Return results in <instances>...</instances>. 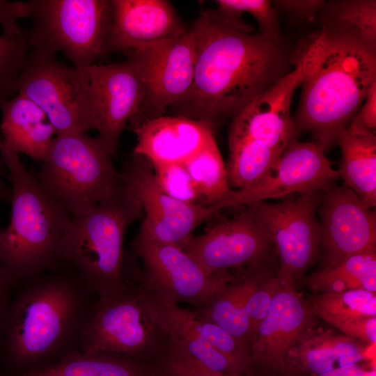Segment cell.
<instances>
[{
	"mask_svg": "<svg viewBox=\"0 0 376 376\" xmlns=\"http://www.w3.org/2000/svg\"><path fill=\"white\" fill-rule=\"evenodd\" d=\"M206 206L221 201L232 189L215 139L184 163Z\"/></svg>",
	"mask_w": 376,
	"mask_h": 376,
	"instance_id": "30",
	"label": "cell"
},
{
	"mask_svg": "<svg viewBox=\"0 0 376 376\" xmlns=\"http://www.w3.org/2000/svg\"><path fill=\"white\" fill-rule=\"evenodd\" d=\"M323 193H304L293 199L246 205L276 250L280 262L278 278L295 286L320 249L316 213Z\"/></svg>",
	"mask_w": 376,
	"mask_h": 376,
	"instance_id": "11",
	"label": "cell"
},
{
	"mask_svg": "<svg viewBox=\"0 0 376 376\" xmlns=\"http://www.w3.org/2000/svg\"><path fill=\"white\" fill-rule=\"evenodd\" d=\"M111 154L98 138L57 135L37 178L47 193L73 217L93 210L122 183Z\"/></svg>",
	"mask_w": 376,
	"mask_h": 376,
	"instance_id": "8",
	"label": "cell"
},
{
	"mask_svg": "<svg viewBox=\"0 0 376 376\" xmlns=\"http://www.w3.org/2000/svg\"><path fill=\"white\" fill-rule=\"evenodd\" d=\"M0 110L2 143L17 155L42 162L56 136L44 111L21 94L1 103Z\"/></svg>",
	"mask_w": 376,
	"mask_h": 376,
	"instance_id": "24",
	"label": "cell"
},
{
	"mask_svg": "<svg viewBox=\"0 0 376 376\" xmlns=\"http://www.w3.org/2000/svg\"><path fill=\"white\" fill-rule=\"evenodd\" d=\"M142 214L122 182L90 212L71 219L59 246L61 263L73 269L99 297L118 292L125 283V235Z\"/></svg>",
	"mask_w": 376,
	"mask_h": 376,
	"instance_id": "5",
	"label": "cell"
},
{
	"mask_svg": "<svg viewBox=\"0 0 376 376\" xmlns=\"http://www.w3.org/2000/svg\"><path fill=\"white\" fill-rule=\"evenodd\" d=\"M245 376H289L285 374L265 368L251 366Z\"/></svg>",
	"mask_w": 376,
	"mask_h": 376,
	"instance_id": "42",
	"label": "cell"
},
{
	"mask_svg": "<svg viewBox=\"0 0 376 376\" xmlns=\"http://www.w3.org/2000/svg\"><path fill=\"white\" fill-rule=\"evenodd\" d=\"M102 54L125 52L177 38L187 30L166 0H111Z\"/></svg>",
	"mask_w": 376,
	"mask_h": 376,
	"instance_id": "22",
	"label": "cell"
},
{
	"mask_svg": "<svg viewBox=\"0 0 376 376\" xmlns=\"http://www.w3.org/2000/svg\"><path fill=\"white\" fill-rule=\"evenodd\" d=\"M324 267L375 250L376 214L350 189L332 187L319 206Z\"/></svg>",
	"mask_w": 376,
	"mask_h": 376,
	"instance_id": "19",
	"label": "cell"
},
{
	"mask_svg": "<svg viewBox=\"0 0 376 376\" xmlns=\"http://www.w3.org/2000/svg\"><path fill=\"white\" fill-rule=\"evenodd\" d=\"M301 95L292 117L296 133H309L324 150L336 143L376 81V44L352 29L322 25L299 47Z\"/></svg>",
	"mask_w": 376,
	"mask_h": 376,
	"instance_id": "3",
	"label": "cell"
},
{
	"mask_svg": "<svg viewBox=\"0 0 376 376\" xmlns=\"http://www.w3.org/2000/svg\"><path fill=\"white\" fill-rule=\"evenodd\" d=\"M370 363H375V345L318 327L315 319L288 352L284 374L341 376Z\"/></svg>",
	"mask_w": 376,
	"mask_h": 376,
	"instance_id": "21",
	"label": "cell"
},
{
	"mask_svg": "<svg viewBox=\"0 0 376 376\" xmlns=\"http://www.w3.org/2000/svg\"><path fill=\"white\" fill-rule=\"evenodd\" d=\"M169 341L135 269L125 265L124 286L100 297L85 327L81 351L102 352L149 363Z\"/></svg>",
	"mask_w": 376,
	"mask_h": 376,
	"instance_id": "7",
	"label": "cell"
},
{
	"mask_svg": "<svg viewBox=\"0 0 376 376\" xmlns=\"http://www.w3.org/2000/svg\"><path fill=\"white\" fill-rule=\"evenodd\" d=\"M216 11L230 19L241 21L242 14H250L258 22L260 33L272 36H281L277 13L267 0H217Z\"/></svg>",
	"mask_w": 376,
	"mask_h": 376,
	"instance_id": "35",
	"label": "cell"
},
{
	"mask_svg": "<svg viewBox=\"0 0 376 376\" xmlns=\"http://www.w3.org/2000/svg\"><path fill=\"white\" fill-rule=\"evenodd\" d=\"M272 246L246 206L233 218L192 237L183 250L206 272L219 274L265 265Z\"/></svg>",
	"mask_w": 376,
	"mask_h": 376,
	"instance_id": "17",
	"label": "cell"
},
{
	"mask_svg": "<svg viewBox=\"0 0 376 376\" xmlns=\"http://www.w3.org/2000/svg\"><path fill=\"white\" fill-rule=\"evenodd\" d=\"M344 335L367 344H376V316L355 320L339 329Z\"/></svg>",
	"mask_w": 376,
	"mask_h": 376,
	"instance_id": "38",
	"label": "cell"
},
{
	"mask_svg": "<svg viewBox=\"0 0 376 376\" xmlns=\"http://www.w3.org/2000/svg\"><path fill=\"white\" fill-rule=\"evenodd\" d=\"M322 25L352 29L376 44V1L344 0L324 3Z\"/></svg>",
	"mask_w": 376,
	"mask_h": 376,
	"instance_id": "31",
	"label": "cell"
},
{
	"mask_svg": "<svg viewBox=\"0 0 376 376\" xmlns=\"http://www.w3.org/2000/svg\"><path fill=\"white\" fill-rule=\"evenodd\" d=\"M308 304L315 318L338 329L359 318L376 316V292L366 290L315 294Z\"/></svg>",
	"mask_w": 376,
	"mask_h": 376,
	"instance_id": "29",
	"label": "cell"
},
{
	"mask_svg": "<svg viewBox=\"0 0 376 376\" xmlns=\"http://www.w3.org/2000/svg\"><path fill=\"white\" fill-rule=\"evenodd\" d=\"M148 364L154 376H220L196 363L170 338Z\"/></svg>",
	"mask_w": 376,
	"mask_h": 376,
	"instance_id": "36",
	"label": "cell"
},
{
	"mask_svg": "<svg viewBox=\"0 0 376 376\" xmlns=\"http://www.w3.org/2000/svg\"><path fill=\"white\" fill-rule=\"evenodd\" d=\"M29 52L27 31L0 36V104L17 93L18 79Z\"/></svg>",
	"mask_w": 376,
	"mask_h": 376,
	"instance_id": "32",
	"label": "cell"
},
{
	"mask_svg": "<svg viewBox=\"0 0 376 376\" xmlns=\"http://www.w3.org/2000/svg\"><path fill=\"white\" fill-rule=\"evenodd\" d=\"M17 376H154L148 363L126 357L78 351L45 368Z\"/></svg>",
	"mask_w": 376,
	"mask_h": 376,
	"instance_id": "27",
	"label": "cell"
},
{
	"mask_svg": "<svg viewBox=\"0 0 376 376\" xmlns=\"http://www.w3.org/2000/svg\"><path fill=\"white\" fill-rule=\"evenodd\" d=\"M341 148L338 171L345 186L352 190L369 207L376 205L375 132L350 122L338 134Z\"/></svg>",
	"mask_w": 376,
	"mask_h": 376,
	"instance_id": "26",
	"label": "cell"
},
{
	"mask_svg": "<svg viewBox=\"0 0 376 376\" xmlns=\"http://www.w3.org/2000/svg\"><path fill=\"white\" fill-rule=\"evenodd\" d=\"M124 53L137 66L143 81L146 97L141 111H149L146 118L164 115L167 108L178 105L189 94L196 58L191 28L177 38Z\"/></svg>",
	"mask_w": 376,
	"mask_h": 376,
	"instance_id": "15",
	"label": "cell"
},
{
	"mask_svg": "<svg viewBox=\"0 0 376 376\" xmlns=\"http://www.w3.org/2000/svg\"><path fill=\"white\" fill-rule=\"evenodd\" d=\"M19 282L0 337L20 375L81 351L99 297L65 264Z\"/></svg>",
	"mask_w": 376,
	"mask_h": 376,
	"instance_id": "2",
	"label": "cell"
},
{
	"mask_svg": "<svg viewBox=\"0 0 376 376\" xmlns=\"http://www.w3.org/2000/svg\"><path fill=\"white\" fill-rule=\"evenodd\" d=\"M17 94L44 111L56 136L94 130L86 72L65 65L54 54L31 49L18 79Z\"/></svg>",
	"mask_w": 376,
	"mask_h": 376,
	"instance_id": "10",
	"label": "cell"
},
{
	"mask_svg": "<svg viewBox=\"0 0 376 376\" xmlns=\"http://www.w3.org/2000/svg\"><path fill=\"white\" fill-rule=\"evenodd\" d=\"M303 73V64L299 62L232 120L226 166L231 189L245 188L264 177L297 139L290 106Z\"/></svg>",
	"mask_w": 376,
	"mask_h": 376,
	"instance_id": "6",
	"label": "cell"
},
{
	"mask_svg": "<svg viewBox=\"0 0 376 376\" xmlns=\"http://www.w3.org/2000/svg\"><path fill=\"white\" fill-rule=\"evenodd\" d=\"M15 283L12 274L0 263V336L11 301V289Z\"/></svg>",
	"mask_w": 376,
	"mask_h": 376,
	"instance_id": "41",
	"label": "cell"
},
{
	"mask_svg": "<svg viewBox=\"0 0 376 376\" xmlns=\"http://www.w3.org/2000/svg\"><path fill=\"white\" fill-rule=\"evenodd\" d=\"M161 189L171 198L188 204L206 206L184 164H151Z\"/></svg>",
	"mask_w": 376,
	"mask_h": 376,
	"instance_id": "34",
	"label": "cell"
},
{
	"mask_svg": "<svg viewBox=\"0 0 376 376\" xmlns=\"http://www.w3.org/2000/svg\"><path fill=\"white\" fill-rule=\"evenodd\" d=\"M143 286L148 301L164 325L170 339L190 359L220 376H245L228 359L199 336L191 322L189 308L170 303Z\"/></svg>",
	"mask_w": 376,
	"mask_h": 376,
	"instance_id": "25",
	"label": "cell"
},
{
	"mask_svg": "<svg viewBox=\"0 0 376 376\" xmlns=\"http://www.w3.org/2000/svg\"><path fill=\"white\" fill-rule=\"evenodd\" d=\"M84 70L89 80L94 130L113 155L127 123L140 113L146 97L143 81L130 59Z\"/></svg>",
	"mask_w": 376,
	"mask_h": 376,
	"instance_id": "16",
	"label": "cell"
},
{
	"mask_svg": "<svg viewBox=\"0 0 376 376\" xmlns=\"http://www.w3.org/2000/svg\"><path fill=\"white\" fill-rule=\"evenodd\" d=\"M315 294L352 290L376 292L375 250L357 254L324 267L310 275L306 281Z\"/></svg>",
	"mask_w": 376,
	"mask_h": 376,
	"instance_id": "28",
	"label": "cell"
},
{
	"mask_svg": "<svg viewBox=\"0 0 376 376\" xmlns=\"http://www.w3.org/2000/svg\"><path fill=\"white\" fill-rule=\"evenodd\" d=\"M315 319L295 285L279 279L267 313L253 336L251 366L285 373L288 352Z\"/></svg>",
	"mask_w": 376,
	"mask_h": 376,
	"instance_id": "20",
	"label": "cell"
},
{
	"mask_svg": "<svg viewBox=\"0 0 376 376\" xmlns=\"http://www.w3.org/2000/svg\"><path fill=\"white\" fill-rule=\"evenodd\" d=\"M196 40L193 85L175 106L178 116L203 121L214 131L289 74L299 58L281 36L254 33L243 20L204 10L191 27Z\"/></svg>",
	"mask_w": 376,
	"mask_h": 376,
	"instance_id": "1",
	"label": "cell"
},
{
	"mask_svg": "<svg viewBox=\"0 0 376 376\" xmlns=\"http://www.w3.org/2000/svg\"><path fill=\"white\" fill-rule=\"evenodd\" d=\"M30 8L28 1L0 0V26L3 33L15 36L22 31L18 24L21 18H29Z\"/></svg>",
	"mask_w": 376,
	"mask_h": 376,
	"instance_id": "37",
	"label": "cell"
},
{
	"mask_svg": "<svg viewBox=\"0 0 376 376\" xmlns=\"http://www.w3.org/2000/svg\"><path fill=\"white\" fill-rule=\"evenodd\" d=\"M350 122L356 123L372 132L375 131L376 81L369 88L361 107Z\"/></svg>",
	"mask_w": 376,
	"mask_h": 376,
	"instance_id": "39",
	"label": "cell"
},
{
	"mask_svg": "<svg viewBox=\"0 0 376 376\" xmlns=\"http://www.w3.org/2000/svg\"><path fill=\"white\" fill-rule=\"evenodd\" d=\"M324 151L315 141H293L271 171L245 188L231 189L221 201L210 206L212 213L295 193L327 191L334 187L339 174L332 168Z\"/></svg>",
	"mask_w": 376,
	"mask_h": 376,
	"instance_id": "14",
	"label": "cell"
},
{
	"mask_svg": "<svg viewBox=\"0 0 376 376\" xmlns=\"http://www.w3.org/2000/svg\"><path fill=\"white\" fill-rule=\"evenodd\" d=\"M270 272L265 264L235 273L221 292L191 309L226 330L250 350L254 333L276 291L274 283L267 278Z\"/></svg>",
	"mask_w": 376,
	"mask_h": 376,
	"instance_id": "18",
	"label": "cell"
},
{
	"mask_svg": "<svg viewBox=\"0 0 376 376\" xmlns=\"http://www.w3.org/2000/svg\"><path fill=\"white\" fill-rule=\"evenodd\" d=\"M278 6L297 17L312 21L324 1L321 0H284L275 1Z\"/></svg>",
	"mask_w": 376,
	"mask_h": 376,
	"instance_id": "40",
	"label": "cell"
},
{
	"mask_svg": "<svg viewBox=\"0 0 376 376\" xmlns=\"http://www.w3.org/2000/svg\"><path fill=\"white\" fill-rule=\"evenodd\" d=\"M0 194H2L4 197L7 196L8 192L6 187L0 180Z\"/></svg>",
	"mask_w": 376,
	"mask_h": 376,
	"instance_id": "43",
	"label": "cell"
},
{
	"mask_svg": "<svg viewBox=\"0 0 376 376\" xmlns=\"http://www.w3.org/2000/svg\"><path fill=\"white\" fill-rule=\"evenodd\" d=\"M136 144L133 155L150 164H184L214 139L207 123L182 116H165L134 121Z\"/></svg>",
	"mask_w": 376,
	"mask_h": 376,
	"instance_id": "23",
	"label": "cell"
},
{
	"mask_svg": "<svg viewBox=\"0 0 376 376\" xmlns=\"http://www.w3.org/2000/svg\"><path fill=\"white\" fill-rule=\"evenodd\" d=\"M189 316L199 336L246 375L251 364L250 350L226 330L199 317L191 308Z\"/></svg>",
	"mask_w": 376,
	"mask_h": 376,
	"instance_id": "33",
	"label": "cell"
},
{
	"mask_svg": "<svg viewBox=\"0 0 376 376\" xmlns=\"http://www.w3.org/2000/svg\"><path fill=\"white\" fill-rule=\"evenodd\" d=\"M4 198V196H3L2 194H0V201H1L2 198Z\"/></svg>",
	"mask_w": 376,
	"mask_h": 376,
	"instance_id": "44",
	"label": "cell"
},
{
	"mask_svg": "<svg viewBox=\"0 0 376 376\" xmlns=\"http://www.w3.org/2000/svg\"><path fill=\"white\" fill-rule=\"evenodd\" d=\"M0 155L12 185L10 220L0 230V263L17 283L61 264L59 246L73 217L1 139Z\"/></svg>",
	"mask_w": 376,
	"mask_h": 376,
	"instance_id": "4",
	"label": "cell"
},
{
	"mask_svg": "<svg viewBox=\"0 0 376 376\" xmlns=\"http://www.w3.org/2000/svg\"><path fill=\"white\" fill-rule=\"evenodd\" d=\"M30 49L61 52L85 69L102 54L111 16L109 0H30Z\"/></svg>",
	"mask_w": 376,
	"mask_h": 376,
	"instance_id": "9",
	"label": "cell"
},
{
	"mask_svg": "<svg viewBox=\"0 0 376 376\" xmlns=\"http://www.w3.org/2000/svg\"><path fill=\"white\" fill-rule=\"evenodd\" d=\"M123 185L140 204L145 217L137 235L184 249L194 230L214 214L210 206L185 203L164 193L151 164L132 155L120 172Z\"/></svg>",
	"mask_w": 376,
	"mask_h": 376,
	"instance_id": "13",
	"label": "cell"
},
{
	"mask_svg": "<svg viewBox=\"0 0 376 376\" xmlns=\"http://www.w3.org/2000/svg\"><path fill=\"white\" fill-rule=\"evenodd\" d=\"M142 267L136 268L143 285L162 299L201 306L221 292L234 279L231 272L210 274L182 249L136 235L132 244Z\"/></svg>",
	"mask_w": 376,
	"mask_h": 376,
	"instance_id": "12",
	"label": "cell"
}]
</instances>
